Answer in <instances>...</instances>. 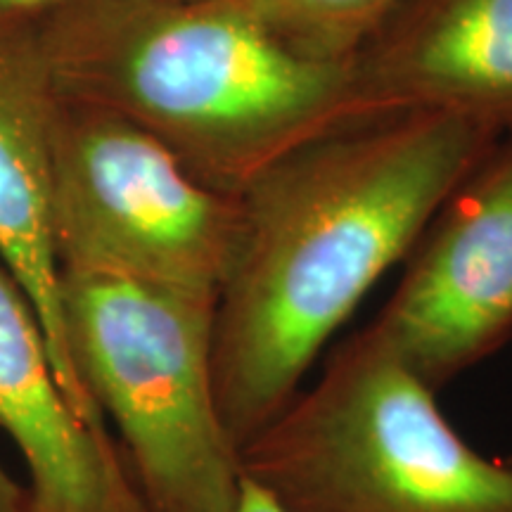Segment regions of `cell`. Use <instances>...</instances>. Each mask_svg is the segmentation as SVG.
<instances>
[{
    "label": "cell",
    "instance_id": "obj_5",
    "mask_svg": "<svg viewBox=\"0 0 512 512\" xmlns=\"http://www.w3.org/2000/svg\"><path fill=\"white\" fill-rule=\"evenodd\" d=\"M50 223L60 271L219 294L238 200L131 119L55 93Z\"/></svg>",
    "mask_w": 512,
    "mask_h": 512
},
{
    "label": "cell",
    "instance_id": "obj_11",
    "mask_svg": "<svg viewBox=\"0 0 512 512\" xmlns=\"http://www.w3.org/2000/svg\"><path fill=\"white\" fill-rule=\"evenodd\" d=\"M221 512H290V510H285L283 505L275 501L271 494H266L259 484H254L252 479L242 475L238 496H235V501Z\"/></svg>",
    "mask_w": 512,
    "mask_h": 512
},
{
    "label": "cell",
    "instance_id": "obj_10",
    "mask_svg": "<svg viewBox=\"0 0 512 512\" xmlns=\"http://www.w3.org/2000/svg\"><path fill=\"white\" fill-rule=\"evenodd\" d=\"M275 41L318 62L344 64L403 0H233Z\"/></svg>",
    "mask_w": 512,
    "mask_h": 512
},
{
    "label": "cell",
    "instance_id": "obj_3",
    "mask_svg": "<svg viewBox=\"0 0 512 512\" xmlns=\"http://www.w3.org/2000/svg\"><path fill=\"white\" fill-rule=\"evenodd\" d=\"M370 328L240 448L242 475L290 512H512V463L453 430Z\"/></svg>",
    "mask_w": 512,
    "mask_h": 512
},
{
    "label": "cell",
    "instance_id": "obj_13",
    "mask_svg": "<svg viewBox=\"0 0 512 512\" xmlns=\"http://www.w3.org/2000/svg\"><path fill=\"white\" fill-rule=\"evenodd\" d=\"M62 3L64 0H0V12H8V15H24L34 10L48 12Z\"/></svg>",
    "mask_w": 512,
    "mask_h": 512
},
{
    "label": "cell",
    "instance_id": "obj_7",
    "mask_svg": "<svg viewBox=\"0 0 512 512\" xmlns=\"http://www.w3.org/2000/svg\"><path fill=\"white\" fill-rule=\"evenodd\" d=\"M363 119H512V0H403L349 60Z\"/></svg>",
    "mask_w": 512,
    "mask_h": 512
},
{
    "label": "cell",
    "instance_id": "obj_8",
    "mask_svg": "<svg viewBox=\"0 0 512 512\" xmlns=\"http://www.w3.org/2000/svg\"><path fill=\"white\" fill-rule=\"evenodd\" d=\"M53 105L36 24L0 12V261L31 299L67 401L98 437L114 441L64 342L60 264L50 223Z\"/></svg>",
    "mask_w": 512,
    "mask_h": 512
},
{
    "label": "cell",
    "instance_id": "obj_2",
    "mask_svg": "<svg viewBox=\"0 0 512 512\" xmlns=\"http://www.w3.org/2000/svg\"><path fill=\"white\" fill-rule=\"evenodd\" d=\"M43 15L60 98L131 119L226 195L306 140L366 121L349 62L297 55L233 0H64Z\"/></svg>",
    "mask_w": 512,
    "mask_h": 512
},
{
    "label": "cell",
    "instance_id": "obj_6",
    "mask_svg": "<svg viewBox=\"0 0 512 512\" xmlns=\"http://www.w3.org/2000/svg\"><path fill=\"white\" fill-rule=\"evenodd\" d=\"M408 256L368 328L439 392L512 335V140L460 181Z\"/></svg>",
    "mask_w": 512,
    "mask_h": 512
},
{
    "label": "cell",
    "instance_id": "obj_9",
    "mask_svg": "<svg viewBox=\"0 0 512 512\" xmlns=\"http://www.w3.org/2000/svg\"><path fill=\"white\" fill-rule=\"evenodd\" d=\"M0 430L29 470L31 512H147L114 441L64 396L48 339L0 261Z\"/></svg>",
    "mask_w": 512,
    "mask_h": 512
},
{
    "label": "cell",
    "instance_id": "obj_4",
    "mask_svg": "<svg viewBox=\"0 0 512 512\" xmlns=\"http://www.w3.org/2000/svg\"><path fill=\"white\" fill-rule=\"evenodd\" d=\"M64 342L147 512H221L242 482L214 389L216 294L60 271Z\"/></svg>",
    "mask_w": 512,
    "mask_h": 512
},
{
    "label": "cell",
    "instance_id": "obj_14",
    "mask_svg": "<svg viewBox=\"0 0 512 512\" xmlns=\"http://www.w3.org/2000/svg\"><path fill=\"white\" fill-rule=\"evenodd\" d=\"M510 463H512V458H510Z\"/></svg>",
    "mask_w": 512,
    "mask_h": 512
},
{
    "label": "cell",
    "instance_id": "obj_12",
    "mask_svg": "<svg viewBox=\"0 0 512 512\" xmlns=\"http://www.w3.org/2000/svg\"><path fill=\"white\" fill-rule=\"evenodd\" d=\"M0 512H31L29 489L15 482L0 465Z\"/></svg>",
    "mask_w": 512,
    "mask_h": 512
},
{
    "label": "cell",
    "instance_id": "obj_1",
    "mask_svg": "<svg viewBox=\"0 0 512 512\" xmlns=\"http://www.w3.org/2000/svg\"><path fill=\"white\" fill-rule=\"evenodd\" d=\"M503 126L451 112L356 121L285 152L235 195L214 389L238 451L294 399L339 325L411 254Z\"/></svg>",
    "mask_w": 512,
    "mask_h": 512
}]
</instances>
